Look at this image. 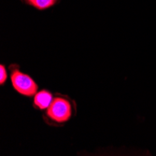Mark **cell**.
<instances>
[{
	"label": "cell",
	"instance_id": "obj_1",
	"mask_svg": "<svg viewBox=\"0 0 156 156\" xmlns=\"http://www.w3.org/2000/svg\"><path fill=\"white\" fill-rule=\"evenodd\" d=\"M47 115L55 122H66L72 116V106L66 99L56 97L47 109Z\"/></svg>",
	"mask_w": 156,
	"mask_h": 156
},
{
	"label": "cell",
	"instance_id": "obj_2",
	"mask_svg": "<svg viewBox=\"0 0 156 156\" xmlns=\"http://www.w3.org/2000/svg\"><path fill=\"white\" fill-rule=\"evenodd\" d=\"M10 80L13 88L20 94L24 96H33L37 93V84L35 80L19 70H13Z\"/></svg>",
	"mask_w": 156,
	"mask_h": 156
},
{
	"label": "cell",
	"instance_id": "obj_4",
	"mask_svg": "<svg viewBox=\"0 0 156 156\" xmlns=\"http://www.w3.org/2000/svg\"><path fill=\"white\" fill-rule=\"evenodd\" d=\"M58 0H25V2L38 10H45L53 7Z\"/></svg>",
	"mask_w": 156,
	"mask_h": 156
},
{
	"label": "cell",
	"instance_id": "obj_3",
	"mask_svg": "<svg viewBox=\"0 0 156 156\" xmlns=\"http://www.w3.org/2000/svg\"><path fill=\"white\" fill-rule=\"evenodd\" d=\"M52 101V94L47 90L39 91L34 95V107L38 108L39 110L48 109Z\"/></svg>",
	"mask_w": 156,
	"mask_h": 156
},
{
	"label": "cell",
	"instance_id": "obj_5",
	"mask_svg": "<svg viewBox=\"0 0 156 156\" xmlns=\"http://www.w3.org/2000/svg\"><path fill=\"white\" fill-rule=\"evenodd\" d=\"M8 75H7V70L3 65L0 66V84L3 85L5 81L7 80Z\"/></svg>",
	"mask_w": 156,
	"mask_h": 156
}]
</instances>
